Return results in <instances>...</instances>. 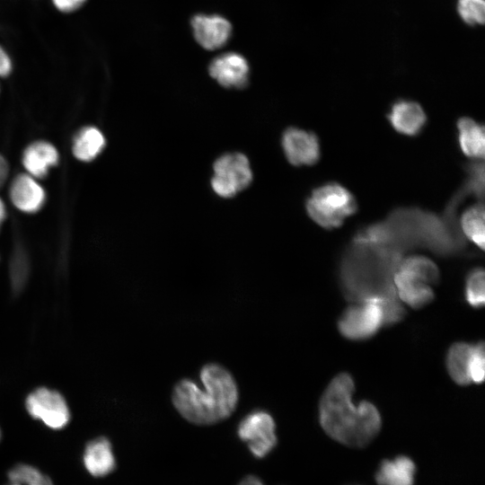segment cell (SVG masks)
Listing matches in <instances>:
<instances>
[{
    "instance_id": "6da1fadb",
    "label": "cell",
    "mask_w": 485,
    "mask_h": 485,
    "mask_svg": "<svg viewBox=\"0 0 485 485\" xmlns=\"http://www.w3.org/2000/svg\"><path fill=\"white\" fill-rule=\"evenodd\" d=\"M458 203L451 199L443 215L419 207H400L383 221L360 228L354 239L393 245L403 253L425 247L440 256L462 252L466 240L455 215Z\"/></svg>"
},
{
    "instance_id": "7a4b0ae2",
    "label": "cell",
    "mask_w": 485,
    "mask_h": 485,
    "mask_svg": "<svg viewBox=\"0 0 485 485\" xmlns=\"http://www.w3.org/2000/svg\"><path fill=\"white\" fill-rule=\"evenodd\" d=\"M402 255L389 244L352 238L339 267V281L345 297L357 303L397 295L393 276Z\"/></svg>"
},
{
    "instance_id": "3957f363",
    "label": "cell",
    "mask_w": 485,
    "mask_h": 485,
    "mask_svg": "<svg viewBox=\"0 0 485 485\" xmlns=\"http://www.w3.org/2000/svg\"><path fill=\"white\" fill-rule=\"evenodd\" d=\"M355 384L352 376L340 373L329 384L319 404V420L325 433L347 446L367 445L379 433L382 419L372 402L352 401Z\"/></svg>"
},
{
    "instance_id": "277c9868",
    "label": "cell",
    "mask_w": 485,
    "mask_h": 485,
    "mask_svg": "<svg viewBox=\"0 0 485 485\" xmlns=\"http://www.w3.org/2000/svg\"><path fill=\"white\" fill-rule=\"evenodd\" d=\"M204 390L190 379L181 380L172 392L177 411L195 425H212L227 419L238 403L237 384L229 371L207 364L200 371Z\"/></svg>"
},
{
    "instance_id": "5b68a950",
    "label": "cell",
    "mask_w": 485,
    "mask_h": 485,
    "mask_svg": "<svg viewBox=\"0 0 485 485\" xmlns=\"http://www.w3.org/2000/svg\"><path fill=\"white\" fill-rule=\"evenodd\" d=\"M305 207L310 218L327 230L340 227L358 208L354 195L334 181L315 188L306 199Z\"/></svg>"
},
{
    "instance_id": "8992f818",
    "label": "cell",
    "mask_w": 485,
    "mask_h": 485,
    "mask_svg": "<svg viewBox=\"0 0 485 485\" xmlns=\"http://www.w3.org/2000/svg\"><path fill=\"white\" fill-rule=\"evenodd\" d=\"M252 181V172L248 158L241 153L226 154L214 163L211 185L214 191L223 198H231L246 189Z\"/></svg>"
},
{
    "instance_id": "52a82bcc",
    "label": "cell",
    "mask_w": 485,
    "mask_h": 485,
    "mask_svg": "<svg viewBox=\"0 0 485 485\" xmlns=\"http://www.w3.org/2000/svg\"><path fill=\"white\" fill-rule=\"evenodd\" d=\"M383 325V311L376 300L357 302L348 307L338 321L340 334L351 340H367Z\"/></svg>"
},
{
    "instance_id": "ba28073f",
    "label": "cell",
    "mask_w": 485,
    "mask_h": 485,
    "mask_svg": "<svg viewBox=\"0 0 485 485\" xmlns=\"http://www.w3.org/2000/svg\"><path fill=\"white\" fill-rule=\"evenodd\" d=\"M237 434L256 458H264L277 445L276 424L264 410H254L239 423Z\"/></svg>"
},
{
    "instance_id": "9c48e42d",
    "label": "cell",
    "mask_w": 485,
    "mask_h": 485,
    "mask_svg": "<svg viewBox=\"0 0 485 485\" xmlns=\"http://www.w3.org/2000/svg\"><path fill=\"white\" fill-rule=\"evenodd\" d=\"M30 415L52 429H61L69 421L70 413L64 397L48 388H39L26 399Z\"/></svg>"
},
{
    "instance_id": "30bf717a",
    "label": "cell",
    "mask_w": 485,
    "mask_h": 485,
    "mask_svg": "<svg viewBox=\"0 0 485 485\" xmlns=\"http://www.w3.org/2000/svg\"><path fill=\"white\" fill-rule=\"evenodd\" d=\"M281 144L284 154L292 165H313L321 157L319 138L312 131L288 128L283 133Z\"/></svg>"
},
{
    "instance_id": "8fae6325",
    "label": "cell",
    "mask_w": 485,
    "mask_h": 485,
    "mask_svg": "<svg viewBox=\"0 0 485 485\" xmlns=\"http://www.w3.org/2000/svg\"><path fill=\"white\" fill-rule=\"evenodd\" d=\"M191 27L197 42L207 50L222 48L232 34L231 23L217 14H198L192 18Z\"/></svg>"
},
{
    "instance_id": "7c38bea8",
    "label": "cell",
    "mask_w": 485,
    "mask_h": 485,
    "mask_svg": "<svg viewBox=\"0 0 485 485\" xmlns=\"http://www.w3.org/2000/svg\"><path fill=\"white\" fill-rule=\"evenodd\" d=\"M208 71L219 84L226 88H242L248 84V62L235 52H227L216 57L210 63Z\"/></svg>"
},
{
    "instance_id": "4fadbf2b",
    "label": "cell",
    "mask_w": 485,
    "mask_h": 485,
    "mask_svg": "<svg viewBox=\"0 0 485 485\" xmlns=\"http://www.w3.org/2000/svg\"><path fill=\"white\" fill-rule=\"evenodd\" d=\"M386 118L395 131L408 137L419 136L428 120L419 103L405 99L394 101Z\"/></svg>"
},
{
    "instance_id": "5bb4252c",
    "label": "cell",
    "mask_w": 485,
    "mask_h": 485,
    "mask_svg": "<svg viewBox=\"0 0 485 485\" xmlns=\"http://www.w3.org/2000/svg\"><path fill=\"white\" fill-rule=\"evenodd\" d=\"M393 284L400 300L415 309L424 307L435 297L431 285L400 269L394 273Z\"/></svg>"
},
{
    "instance_id": "9a60e30c",
    "label": "cell",
    "mask_w": 485,
    "mask_h": 485,
    "mask_svg": "<svg viewBox=\"0 0 485 485\" xmlns=\"http://www.w3.org/2000/svg\"><path fill=\"white\" fill-rule=\"evenodd\" d=\"M10 197L17 208L27 213L40 210L46 198L41 186L27 174H20L13 180Z\"/></svg>"
},
{
    "instance_id": "2e32d148",
    "label": "cell",
    "mask_w": 485,
    "mask_h": 485,
    "mask_svg": "<svg viewBox=\"0 0 485 485\" xmlns=\"http://www.w3.org/2000/svg\"><path fill=\"white\" fill-rule=\"evenodd\" d=\"M84 464L90 474L104 477L116 468V459L110 442L105 437L92 440L85 447Z\"/></svg>"
},
{
    "instance_id": "e0dca14e",
    "label": "cell",
    "mask_w": 485,
    "mask_h": 485,
    "mask_svg": "<svg viewBox=\"0 0 485 485\" xmlns=\"http://www.w3.org/2000/svg\"><path fill=\"white\" fill-rule=\"evenodd\" d=\"M416 465L412 459L399 455L392 459H384L375 472L378 485H414Z\"/></svg>"
},
{
    "instance_id": "ac0fdd59",
    "label": "cell",
    "mask_w": 485,
    "mask_h": 485,
    "mask_svg": "<svg viewBox=\"0 0 485 485\" xmlns=\"http://www.w3.org/2000/svg\"><path fill=\"white\" fill-rule=\"evenodd\" d=\"M461 151L469 158H484L485 135L482 124L469 117H461L456 122Z\"/></svg>"
},
{
    "instance_id": "d6986e66",
    "label": "cell",
    "mask_w": 485,
    "mask_h": 485,
    "mask_svg": "<svg viewBox=\"0 0 485 485\" xmlns=\"http://www.w3.org/2000/svg\"><path fill=\"white\" fill-rule=\"evenodd\" d=\"M58 163V153L49 143L38 141L31 144L24 151L22 163L25 169L37 178L47 175L50 167Z\"/></svg>"
},
{
    "instance_id": "ffe728a7",
    "label": "cell",
    "mask_w": 485,
    "mask_h": 485,
    "mask_svg": "<svg viewBox=\"0 0 485 485\" xmlns=\"http://www.w3.org/2000/svg\"><path fill=\"white\" fill-rule=\"evenodd\" d=\"M474 344L456 342L446 354V368L451 378L459 385L471 384L469 368Z\"/></svg>"
},
{
    "instance_id": "44dd1931",
    "label": "cell",
    "mask_w": 485,
    "mask_h": 485,
    "mask_svg": "<svg viewBox=\"0 0 485 485\" xmlns=\"http://www.w3.org/2000/svg\"><path fill=\"white\" fill-rule=\"evenodd\" d=\"M105 138L96 128L86 127L82 128L74 139V155L84 162L94 159L103 149Z\"/></svg>"
},
{
    "instance_id": "7402d4cb",
    "label": "cell",
    "mask_w": 485,
    "mask_h": 485,
    "mask_svg": "<svg viewBox=\"0 0 485 485\" xmlns=\"http://www.w3.org/2000/svg\"><path fill=\"white\" fill-rule=\"evenodd\" d=\"M459 225L463 236L483 251L484 205L481 200L464 210L460 218Z\"/></svg>"
},
{
    "instance_id": "603a6c76",
    "label": "cell",
    "mask_w": 485,
    "mask_h": 485,
    "mask_svg": "<svg viewBox=\"0 0 485 485\" xmlns=\"http://www.w3.org/2000/svg\"><path fill=\"white\" fill-rule=\"evenodd\" d=\"M397 269L416 276L429 285H436L439 281L437 266L425 256L413 255L402 259Z\"/></svg>"
},
{
    "instance_id": "cb8c5ba5",
    "label": "cell",
    "mask_w": 485,
    "mask_h": 485,
    "mask_svg": "<svg viewBox=\"0 0 485 485\" xmlns=\"http://www.w3.org/2000/svg\"><path fill=\"white\" fill-rule=\"evenodd\" d=\"M6 485H53L51 480L37 468L20 463L8 472Z\"/></svg>"
},
{
    "instance_id": "d4e9b609",
    "label": "cell",
    "mask_w": 485,
    "mask_h": 485,
    "mask_svg": "<svg viewBox=\"0 0 485 485\" xmlns=\"http://www.w3.org/2000/svg\"><path fill=\"white\" fill-rule=\"evenodd\" d=\"M464 296L472 308H481L485 302L484 269L481 267L472 269L465 278Z\"/></svg>"
},
{
    "instance_id": "484cf974",
    "label": "cell",
    "mask_w": 485,
    "mask_h": 485,
    "mask_svg": "<svg viewBox=\"0 0 485 485\" xmlns=\"http://www.w3.org/2000/svg\"><path fill=\"white\" fill-rule=\"evenodd\" d=\"M457 11L463 22L469 25L484 22V0H458Z\"/></svg>"
},
{
    "instance_id": "4316f807",
    "label": "cell",
    "mask_w": 485,
    "mask_h": 485,
    "mask_svg": "<svg viewBox=\"0 0 485 485\" xmlns=\"http://www.w3.org/2000/svg\"><path fill=\"white\" fill-rule=\"evenodd\" d=\"M376 301L382 307L384 325H392L404 317L405 309L397 295Z\"/></svg>"
},
{
    "instance_id": "83f0119b",
    "label": "cell",
    "mask_w": 485,
    "mask_h": 485,
    "mask_svg": "<svg viewBox=\"0 0 485 485\" xmlns=\"http://www.w3.org/2000/svg\"><path fill=\"white\" fill-rule=\"evenodd\" d=\"M483 342H477L473 346V350L471 357L469 376L471 383L481 384L485 375V357H484Z\"/></svg>"
},
{
    "instance_id": "f1b7e54d",
    "label": "cell",
    "mask_w": 485,
    "mask_h": 485,
    "mask_svg": "<svg viewBox=\"0 0 485 485\" xmlns=\"http://www.w3.org/2000/svg\"><path fill=\"white\" fill-rule=\"evenodd\" d=\"M12 267L14 287H21L27 274V263L25 253L20 248L15 251Z\"/></svg>"
},
{
    "instance_id": "f546056e",
    "label": "cell",
    "mask_w": 485,
    "mask_h": 485,
    "mask_svg": "<svg viewBox=\"0 0 485 485\" xmlns=\"http://www.w3.org/2000/svg\"><path fill=\"white\" fill-rule=\"evenodd\" d=\"M86 0H52L55 7L61 12L70 13L83 5Z\"/></svg>"
},
{
    "instance_id": "4dcf8cb0",
    "label": "cell",
    "mask_w": 485,
    "mask_h": 485,
    "mask_svg": "<svg viewBox=\"0 0 485 485\" xmlns=\"http://www.w3.org/2000/svg\"><path fill=\"white\" fill-rule=\"evenodd\" d=\"M12 71V61L5 50L0 46V76H6Z\"/></svg>"
},
{
    "instance_id": "1f68e13d",
    "label": "cell",
    "mask_w": 485,
    "mask_h": 485,
    "mask_svg": "<svg viewBox=\"0 0 485 485\" xmlns=\"http://www.w3.org/2000/svg\"><path fill=\"white\" fill-rule=\"evenodd\" d=\"M8 163L5 159L0 154V187L5 181L8 175Z\"/></svg>"
},
{
    "instance_id": "d6a6232c",
    "label": "cell",
    "mask_w": 485,
    "mask_h": 485,
    "mask_svg": "<svg viewBox=\"0 0 485 485\" xmlns=\"http://www.w3.org/2000/svg\"><path fill=\"white\" fill-rule=\"evenodd\" d=\"M238 485H264V483L255 475H247L242 479Z\"/></svg>"
},
{
    "instance_id": "836d02e7",
    "label": "cell",
    "mask_w": 485,
    "mask_h": 485,
    "mask_svg": "<svg viewBox=\"0 0 485 485\" xmlns=\"http://www.w3.org/2000/svg\"><path fill=\"white\" fill-rule=\"evenodd\" d=\"M5 217V207L3 201L0 199V225Z\"/></svg>"
},
{
    "instance_id": "e575fe53",
    "label": "cell",
    "mask_w": 485,
    "mask_h": 485,
    "mask_svg": "<svg viewBox=\"0 0 485 485\" xmlns=\"http://www.w3.org/2000/svg\"><path fill=\"white\" fill-rule=\"evenodd\" d=\"M0 436H1V433H0Z\"/></svg>"
}]
</instances>
